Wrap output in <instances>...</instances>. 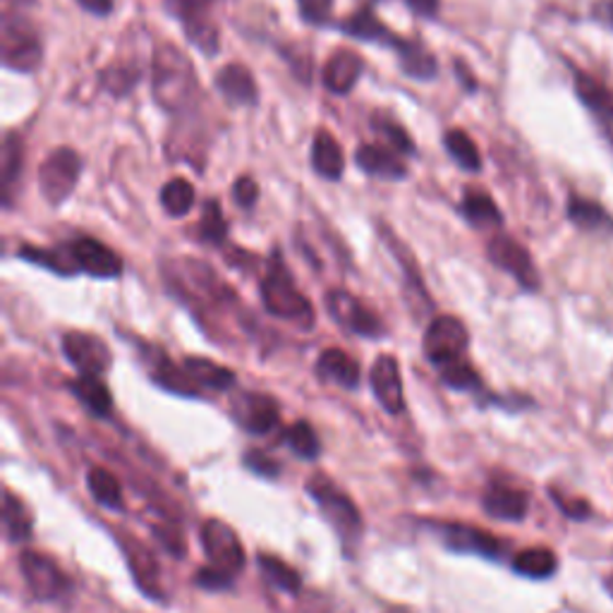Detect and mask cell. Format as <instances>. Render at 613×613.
Here are the masks:
<instances>
[{"label":"cell","mask_w":613,"mask_h":613,"mask_svg":"<svg viewBox=\"0 0 613 613\" xmlns=\"http://www.w3.org/2000/svg\"><path fill=\"white\" fill-rule=\"evenodd\" d=\"M72 393L77 395V401H80L89 413L96 415V417H108L113 410V395L108 391V386L101 377H77L70 383Z\"/></svg>","instance_id":"obj_29"},{"label":"cell","mask_w":613,"mask_h":613,"mask_svg":"<svg viewBox=\"0 0 613 613\" xmlns=\"http://www.w3.org/2000/svg\"><path fill=\"white\" fill-rule=\"evenodd\" d=\"M153 381L159 383L161 389L165 391H171V393H177V395H199V389H197V383L189 379V374L185 372V367L181 365H173L169 360H161L157 362V367H153Z\"/></svg>","instance_id":"obj_37"},{"label":"cell","mask_w":613,"mask_h":613,"mask_svg":"<svg viewBox=\"0 0 613 613\" xmlns=\"http://www.w3.org/2000/svg\"><path fill=\"white\" fill-rule=\"evenodd\" d=\"M185 372L197 383V389L211 391H228L235 383V374L228 367L211 362L207 357H185Z\"/></svg>","instance_id":"obj_26"},{"label":"cell","mask_w":613,"mask_h":613,"mask_svg":"<svg viewBox=\"0 0 613 613\" xmlns=\"http://www.w3.org/2000/svg\"><path fill=\"white\" fill-rule=\"evenodd\" d=\"M362 72H365L362 56L355 54V50L340 48L326 60L324 86L331 94H348L352 92V86L360 82Z\"/></svg>","instance_id":"obj_20"},{"label":"cell","mask_w":613,"mask_h":613,"mask_svg":"<svg viewBox=\"0 0 613 613\" xmlns=\"http://www.w3.org/2000/svg\"><path fill=\"white\" fill-rule=\"evenodd\" d=\"M62 355L82 377H101L113 365L108 345L94 334H84V331H68L62 336Z\"/></svg>","instance_id":"obj_10"},{"label":"cell","mask_w":613,"mask_h":613,"mask_svg":"<svg viewBox=\"0 0 613 613\" xmlns=\"http://www.w3.org/2000/svg\"><path fill=\"white\" fill-rule=\"evenodd\" d=\"M233 578H235V575H228V572L213 568V566L197 570V585L201 587V590H209V592L228 590V587L233 585Z\"/></svg>","instance_id":"obj_46"},{"label":"cell","mask_w":613,"mask_h":613,"mask_svg":"<svg viewBox=\"0 0 613 613\" xmlns=\"http://www.w3.org/2000/svg\"><path fill=\"white\" fill-rule=\"evenodd\" d=\"M286 439H288V446L292 451H296L300 458L304 460H314L319 458V453H322V443H319V437H316V431L314 427L310 425V421H296L286 433Z\"/></svg>","instance_id":"obj_40"},{"label":"cell","mask_w":613,"mask_h":613,"mask_svg":"<svg viewBox=\"0 0 613 613\" xmlns=\"http://www.w3.org/2000/svg\"><path fill=\"white\" fill-rule=\"evenodd\" d=\"M316 374L322 381L336 383L343 389H357L362 379V369L357 365L352 355H348L340 348H328L316 360Z\"/></svg>","instance_id":"obj_21"},{"label":"cell","mask_w":613,"mask_h":613,"mask_svg":"<svg viewBox=\"0 0 613 613\" xmlns=\"http://www.w3.org/2000/svg\"><path fill=\"white\" fill-rule=\"evenodd\" d=\"M201 546L209 556V564L228 575H238L245 568V548L238 532L219 518H209L201 525Z\"/></svg>","instance_id":"obj_7"},{"label":"cell","mask_w":613,"mask_h":613,"mask_svg":"<svg viewBox=\"0 0 613 613\" xmlns=\"http://www.w3.org/2000/svg\"><path fill=\"white\" fill-rule=\"evenodd\" d=\"M257 564L262 568L264 578L274 587H278V590H284L288 594H298L302 590L300 572L292 566H288L286 560H280L278 556H271V554H259Z\"/></svg>","instance_id":"obj_34"},{"label":"cell","mask_w":613,"mask_h":613,"mask_svg":"<svg viewBox=\"0 0 613 613\" xmlns=\"http://www.w3.org/2000/svg\"><path fill=\"white\" fill-rule=\"evenodd\" d=\"M20 568L32 597L38 599V602H56V599L70 590L68 575L46 554L24 552L20 556Z\"/></svg>","instance_id":"obj_8"},{"label":"cell","mask_w":613,"mask_h":613,"mask_svg":"<svg viewBox=\"0 0 613 613\" xmlns=\"http://www.w3.org/2000/svg\"><path fill=\"white\" fill-rule=\"evenodd\" d=\"M300 15L304 22L310 24H326L331 18V10H334V0H298Z\"/></svg>","instance_id":"obj_45"},{"label":"cell","mask_w":613,"mask_h":613,"mask_svg":"<svg viewBox=\"0 0 613 613\" xmlns=\"http://www.w3.org/2000/svg\"><path fill=\"white\" fill-rule=\"evenodd\" d=\"M489 262L501 268V271L510 274L520 288L536 290L540 288V271L530 257V252L520 245L516 238L510 235H496L489 240L487 245Z\"/></svg>","instance_id":"obj_11"},{"label":"cell","mask_w":613,"mask_h":613,"mask_svg":"<svg viewBox=\"0 0 613 613\" xmlns=\"http://www.w3.org/2000/svg\"><path fill=\"white\" fill-rule=\"evenodd\" d=\"M151 96L169 113H183L195 106L199 96V80L195 66L173 44H161L151 62Z\"/></svg>","instance_id":"obj_1"},{"label":"cell","mask_w":613,"mask_h":613,"mask_svg":"<svg viewBox=\"0 0 613 613\" xmlns=\"http://www.w3.org/2000/svg\"><path fill=\"white\" fill-rule=\"evenodd\" d=\"M556 568H558V558L552 548H546V546L525 548V552H520L513 558V570L525 575V578H530V580L552 578Z\"/></svg>","instance_id":"obj_30"},{"label":"cell","mask_w":613,"mask_h":613,"mask_svg":"<svg viewBox=\"0 0 613 613\" xmlns=\"http://www.w3.org/2000/svg\"><path fill=\"white\" fill-rule=\"evenodd\" d=\"M552 496H554L556 506L564 510L570 520H587V516H590V504H587L585 498H570V496L558 494L556 489H552Z\"/></svg>","instance_id":"obj_49"},{"label":"cell","mask_w":613,"mask_h":613,"mask_svg":"<svg viewBox=\"0 0 613 613\" xmlns=\"http://www.w3.org/2000/svg\"><path fill=\"white\" fill-rule=\"evenodd\" d=\"M482 506L496 520L520 522L528 516L530 498H528V491L513 487V484L491 482L487 491H484V496H482Z\"/></svg>","instance_id":"obj_16"},{"label":"cell","mask_w":613,"mask_h":613,"mask_svg":"<svg viewBox=\"0 0 613 613\" xmlns=\"http://www.w3.org/2000/svg\"><path fill=\"white\" fill-rule=\"evenodd\" d=\"M312 165L326 181H340L345 171V157L338 139L328 130H319L312 142Z\"/></svg>","instance_id":"obj_23"},{"label":"cell","mask_w":613,"mask_h":613,"mask_svg":"<svg viewBox=\"0 0 613 613\" xmlns=\"http://www.w3.org/2000/svg\"><path fill=\"white\" fill-rule=\"evenodd\" d=\"M594 15L599 22H606L609 27H613V0H599L594 8Z\"/></svg>","instance_id":"obj_53"},{"label":"cell","mask_w":613,"mask_h":613,"mask_svg":"<svg viewBox=\"0 0 613 613\" xmlns=\"http://www.w3.org/2000/svg\"><path fill=\"white\" fill-rule=\"evenodd\" d=\"M82 173V159L80 153L70 147H62L50 151L46 161L38 169V187H42V195L46 197L48 204H62L77 187Z\"/></svg>","instance_id":"obj_5"},{"label":"cell","mask_w":613,"mask_h":613,"mask_svg":"<svg viewBox=\"0 0 613 613\" xmlns=\"http://www.w3.org/2000/svg\"><path fill=\"white\" fill-rule=\"evenodd\" d=\"M460 211H463L465 221L477 225V228H489V225H501L504 213L496 207V201L491 199L489 192L470 187L465 189L463 201H460Z\"/></svg>","instance_id":"obj_28"},{"label":"cell","mask_w":613,"mask_h":613,"mask_svg":"<svg viewBox=\"0 0 613 613\" xmlns=\"http://www.w3.org/2000/svg\"><path fill=\"white\" fill-rule=\"evenodd\" d=\"M233 197L242 209H252L259 199V185L254 183V177L242 175V177H238L235 185H233Z\"/></svg>","instance_id":"obj_48"},{"label":"cell","mask_w":613,"mask_h":613,"mask_svg":"<svg viewBox=\"0 0 613 613\" xmlns=\"http://www.w3.org/2000/svg\"><path fill=\"white\" fill-rule=\"evenodd\" d=\"M262 302L271 316L288 319V322H296L300 326L314 324L312 304L296 286L292 274L278 252H274L271 262H268V271L262 278Z\"/></svg>","instance_id":"obj_2"},{"label":"cell","mask_w":613,"mask_h":613,"mask_svg":"<svg viewBox=\"0 0 613 613\" xmlns=\"http://www.w3.org/2000/svg\"><path fill=\"white\" fill-rule=\"evenodd\" d=\"M216 89L230 106H252L259 99L254 74L240 62H230L216 72Z\"/></svg>","instance_id":"obj_19"},{"label":"cell","mask_w":613,"mask_h":613,"mask_svg":"<svg viewBox=\"0 0 613 613\" xmlns=\"http://www.w3.org/2000/svg\"><path fill=\"white\" fill-rule=\"evenodd\" d=\"M369 383H372V391L383 410L391 415H398L405 410L401 367L393 355L377 357V362L372 365V372H369Z\"/></svg>","instance_id":"obj_14"},{"label":"cell","mask_w":613,"mask_h":613,"mask_svg":"<svg viewBox=\"0 0 613 613\" xmlns=\"http://www.w3.org/2000/svg\"><path fill=\"white\" fill-rule=\"evenodd\" d=\"M228 235V223L223 219V211L216 199H207L204 204V213L199 221V238L207 245H221Z\"/></svg>","instance_id":"obj_39"},{"label":"cell","mask_w":613,"mask_h":613,"mask_svg":"<svg viewBox=\"0 0 613 613\" xmlns=\"http://www.w3.org/2000/svg\"><path fill=\"white\" fill-rule=\"evenodd\" d=\"M604 587H606V592L613 597V572L604 578Z\"/></svg>","instance_id":"obj_54"},{"label":"cell","mask_w":613,"mask_h":613,"mask_svg":"<svg viewBox=\"0 0 613 613\" xmlns=\"http://www.w3.org/2000/svg\"><path fill=\"white\" fill-rule=\"evenodd\" d=\"M568 219L580 230H587V233H611L613 230V216L602 207V204L580 195H570Z\"/></svg>","instance_id":"obj_24"},{"label":"cell","mask_w":613,"mask_h":613,"mask_svg":"<svg viewBox=\"0 0 613 613\" xmlns=\"http://www.w3.org/2000/svg\"><path fill=\"white\" fill-rule=\"evenodd\" d=\"M233 415L240 421L242 429H247L250 433H268L280 419L278 403L266 393H242L233 405Z\"/></svg>","instance_id":"obj_15"},{"label":"cell","mask_w":613,"mask_h":613,"mask_svg":"<svg viewBox=\"0 0 613 613\" xmlns=\"http://www.w3.org/2000/svg\"><path fill=\"white\" fill-rule=\"evenodd\" d=\"M3 530L10 542L30 540L32 530H34V522H32L27 506H24L12 491H5V498H3Z\"/></svg>","instance_id":"obj_31"},{"label":"cell","mask_w":613,"mask_h":613,"mask_svg":"<svg viewBox=\"0 0 613 613\" xmlns=\"http://www.w3.org/2000/svg\"><path fill=\"white\" fill-rule=\"evenodd\" d=\"M187 36L192 44L204 50V54H216V50H219V32H216V27H211L209 22H187Z\"/></svg>","instance_id":"obj_44"},{"label":"cell","mask_w":613,"mask_h":613,"mask_svg":"<svg viewBox=\"0 0 613 613\" xmlns=\"http://www.w3.org/2000/svg\"><path fill=\"white\" fill-rule=\"evenodd\" d=\"M211 3L213 0H173V8L177 15L185 18V22H195Z\"/></svg>","instance_id":"obj_50"},{"label":"cell","mask_w":613,"mask_h":613,"mask_svg":"<svg viewBox=\"0 0 613 613\" xmlns=\"http://www.w3.org/2000/svg\"><path fill=\"white\" fill-rule=\"evenodd\" d=\"M443 544L458 554H477L484 558H498L506 544L487 530L463 525V522H441L437 525Z\"/></svg>","instance_id":"obj_13"},{"label":"cell","mask_w":613,"mask_h":613,"mask_svg":"<svg viewBox=\"0 0 613 613\" xmlns=\"http://www.w3.org/2000/svg\"><path fill=\"white\" fill-rule=\"evenodd\" d=\"M77 3L82 5V10L92 12V15L106 18V15H111V10H113V5H115V0H77Z\"/></svg>","instance_id":"obj_52"},{"label":"cell","mask_w":613,"mask_h":613,"mask_svg":"<svg viewBox=\"0 0 613 613\" xmlns=\"http://www.w3.org/2000/svg\"><path fill=\"white\" fill-rule=\"evenodd\" d=\"M245 465L254 472V475H259V477L274 479V477L280 475V465L276 463L271 455H266L262 451H250L245 455Z\"/></svg>","instance_id":"obj_47"},{"label":"cell","mask_w":613,"mask_h":613,"mask_svg":"<svg viewBox=\"0 0 613 613\" xmlns=\"http://www.w3.org/2000/svg\"><path fill=\"white\" fill-rule=\"evenodd\" d=\"M372 125H374V130H377L383 139H386V144H391L393 151H398V153H415L413 137L407 135V130H405L403 125L391 120L389 115L377 113L374 118H372Z\"/></svg>","instance_id":"obj_42"},{"label":"cell","mask_w":613,"mask_h":613,"mask_svg":"<svg viewBox=\"0 0 613 613\" xmlns=\"http://www.w3.org/2000/svg\"><path fill=\"white\" fill-rule=\"evenodd\" d=\"M470 334L467 326L453 314H441L433 319L425 334V355L431 365L446 367L455 360H463L467 350Z\"/></svg>","instance_id":"obj_6"},{"label":"cell","mask_w":613,"mask_h":613,"mask_svg":"<svg viewBox=\"0 0 613 613\" xmlns=\"http://www.w3.org/2000/svg\"><path fill=\"white\" fill-rule=\"evenodd\" d=\"M398 56L403 72L415 77V80H431V77L437 74V58H433L425 46L407 42Z\"/></svg>","instance_id":"obj_38"},{"label":"cell","mask_w":613,"mask_h":613,"mask_svg":"<svg viewBox=\"0 0 613 613\" xmlns=\"http://www.w3.org/2000/svg\"><path fill=\"white\" fill-rule=\"evenodd\" d=\"M24 169V144L18 132H5L3 139V153H0V183H3V204L10 207L12 204V192L20 181Z\"/></svg>","instance_id":"obj_25"},{"label":"cell","mask_w":613,"mask_h":613,"mask_svg":"<svg viewBox=\"0 0 613 613\" xmlns=\"http://www.w3.org/2000/svg\"><path fill=\"white\" fill-rule=\"evenodd\" d=\"M70 257L77 266V271H84L101 280L120 278L123 276V259L118 252H113L108 245L94 238H77L70 245Z\"/></svg>","instance_id":"obj_12"},{"label":"cell","mask_w":613,"mask_h":613,"mask_svg":"<svg viewBox=\"0 0 613 613\" xmlns=\"http://www.w3.org/2000/svg\"><path fill=\"white\" fill-rule=\"evenodd\" d=\"M101 80H104V86L111 94L123 96L137 84L139 70H137V66H123V62H118V66H111L108 70H104Z\"/></svg>","instance_id":"obj_43"},{"label":"cell","mask_w":613,"mask_h":613,"mask_svg":"<svg viewBox=\"0 0 613 613\" xmlns=\"http://www.w3.org/2000/svg\"><path fill=\"white\" fill-rule=\"evenodd\" d=\"M441 379L449 389L455 391H479L482 389V377L477 369L465 360H455L451 365L441 367Z\"/></svg>","instance_id":"obj_41"},{"label":"cell","mask_w":613,"mask_h":613,"mask_svg":"<svg viewBox=\"0 0 613 613\" xmlns=\"http://www.w3.org/2000/svg\"><path fill=\"white\" fill-rule=\"evenodd\" d=\"M405 3H407V8L415 12V15L433 18V15H437L441 0H405Z\"/></svg>","instance_id":"obj_51"},{"label":"cell","mask_w":613,"mask_h":613,"mask_svg":"<svg viewBox=\"0 0 613 613\" xmlns=\"http://www.w3.org/2000/svg\"><path fill=\"white\" fill-rule=\"evenodd\" d=\"M20 257L30 264H36L46 268L50 274H58V276H72L77 271V266L72 262V257L68 254H60L58 250H46V247H34V245H22L18 250Z\"/></svg>","instance_id":"obj_36"},{"label":"cell","mask_w":613,"mask_h":613,"mask_svg":"<svg viewBox=\"0 0 613 613\" xmlns=\"http://www.w3.org/2000/svg\"><path fill=\"white\" fill-rule=\"evenodd\" d=\"M355 161L365 173L386 177V181H403V177L407 175V165L398 157V151L386 149V147L362 144L355 151Z\"/></svg>","instance_id":"obj_22"},{"label":"cell","mask_w":613,"mask_h":613,"mask_svg":"<svg viewBox=\"0 0 613 613\" xmlns=\"http://www.w3.org/2000/svg\"><path fill=\"white\" fill-rule=\"evenodd\" d=\"M326 310L334 316V322L343 328H348L350 334L365 336V338H379L383 334V324L379 316L369 310V307L357 300L352 292L334 288L326 292Z\"/></svg>","instance_id":"obj_9"},{"label":"cell","mask_w":613,"mask_h":613,"mask_svg":"<svg viewBox=\"0 0 613 613\" xmlns=\"http://www.w3.org/2000/svg\"><path fill=\"white\" fill-rule=\"evenodd\" d=\"M575 92H578L582 104L590 108L597 118H602L604 123H613V94L609 89L597 82L592 74H587L582 70H575Z\"/></svg>","instance_id":"obj_27"},{"label":"cell","mask_w":613,"mask_h":613,"mask_svg":"<svg viewBox=\"0 0 613 613\" xmlns=\"http://www.w3.org/2000/svg\"><path fill=\"white\" fill-rule=\"evenodd\" d=\"M195 199H197V192L195 185L185 177H173L163 185L161 189V207L163 211L173 216V219H183L195 207Z\"/></svg>","instance_id":"obj_32"},{"label":"cell","mask_w":613,"mask_h":613,"mask_svg":"<svg viewBox=\"0 0 613 613\" xmlns=\"http://www.w3.org/2000/svg\"><path fill=\"white\" fill-rule=\"evenodd\" d=\"M307 491L314 498V504L322 508L324 518L331 522L343 540H357L362 534V516L357 506L352 504V498L340 491L334 479L324 475H314L307 482Z\"/></svg>","instance_id":"obj_3"},{"label":"cell","mask_w":613,"mask_h":613,"mask_svg":"<svg viewBox=\"0 0 613 613\" xmlns=\"http://www.w3.org/2000/svg\"><path fill=\"white\" fill-rule=\"evenodd\" d=\"M86 487L101 506L111 510H123V487L118 477L106 467H92L86 472Z\"/></svg>","instance_id":"obj_33"},{"label":"cell","mask_w":613,"mask_h":613,"mask_svg":"<svg viewBox=\"0 0 613 613\" xmlns=\"http://www.w3.org/2000/svg\"><path fill=\"white\" fill-rule=\"evenodd\" d=\"M340 27H343L345 34L360 38V42L381 44L383 48H393L395 54H401V50L407 44V38L393 34V30H389L386 24H383L374 15L372 8H360V10L355 12V15H350L348 20H343Z\"/></svg>","instance_id":"obj_17"},{"label":"cell","mask_w":613,"mask_h":613,"mask_svg":"<svg viewBox=\"0 0 613 613\" xmlns=\"http://www.w3.org/2000/svg\"><path fill=\"white\" fill-rule=\"evenodd\" d=\"M446 151L451 153V159L467 173H479L482 171V157L477 144L472 142V137L465 130H449L443 137Z\"/></svg>","instance_id":"obj_35"},{"label":"cell","mask_w":613,"mask_h":613,"mask_svg":"<svg viewBox=\"0 0 613 613\" xmlns=\"http://www.w3.org/2000/svg\"><path fill=\"white\" fill-rule=\"evenodd\" d=\"M44 58L42 38L34 24L5 10L3 18V66L15 72H32Z\"/></svg>","instance_id":"obj_4"},{"label":"cell","mask_w":613,"mask_h":613,"mask_svg":"<svg viewBox=\"0 0 613 613\" xmlns=\"http://www.w3.org/2000/svg\"><path fill=\"white\" fill-rule=\"evenodd\" d=\"M120 544H123L127 564H130V568H132L135 582L139 590L151 599H161L163 590H161V575H159L157 558H153L149 548L139 540H135V536H123Z\"/></svg>","instance_id":"obj_18"}]
</instances>
